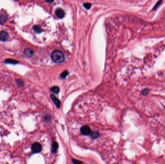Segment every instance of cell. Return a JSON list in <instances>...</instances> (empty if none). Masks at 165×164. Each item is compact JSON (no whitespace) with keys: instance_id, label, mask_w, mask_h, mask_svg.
<instances>
[{"instance_id":"obj_1","label":"cell","mask_w":165,"mask_h":164,"mask_svg":"<svg viewBox=\"0 0 165 164\" xmlns=\"http://www.w3.org/2000/svg\"><path fill=\"white\" fill-rule=\"evenodd\" d=\"M51 57L53 62L58 63H62L64 60L63 53L58 50L53 51L51 53Z\"/></svg>"},{"instance_id":"obj_2","label":"cell","mask_w":165,"mask_h":164,"mask_svg":"<svg viewBox=\"0 0 165 164\" xmlns=\"http://www.w3.org/2000/svg\"><path fill=\"white\" fill-rule=\"evenodd\" d=\"M42 149V146L41 144L38 142L34 143L31 146V150L33 153H40Z\"/></svg>"},{"instance_id":"obj_3","label":"cell","mask_w":165,"mask_h":164,"mask_svg":"<svg viewBox=\"0 0 165 164\" xmlns=\"http://www.w3.org/2000/svg\"><path fill=\"white\" fill-rule=\"evenodd\" d=\"M80 132L82 135L85 136L89 135L91 133L90 127L86 125L83 126L81 127L80 129Z\"/></svg>"},{"instance_id":"obj_4","label":"cell","mask_w":165,"mask_h":164,"mask_svg":"<svg viewBox=\"0 0 165 164\" xmlns=\"http://www.w3.org/2000/svg\"><path fill=\"white\" fill-rule=\"evenodd\" d=\"M9 37V35L7 32L5 31H0V40L2 41H6Z\"/></svg>"},{"instance_id":"obj_5","label":"cell","mask_w":165,"mask_h":164,"mask_svg":"<svg viewBox=\"0 0 165 164\" xmlns=\"http://www.w3.org/2000/svg\"><path fill=\"white\" fill-rule=\"evenodd\" d=\"M56 15L59 19H62L65 15V13L62 9L58 8L56 11Z\"/></svg>"},{"instance_id":"obj_6","label":"cell","mask_w":165,"mask_h":164,"mask_svg":"<svg viewBox=\"0 0 165 164\" xmlns=\"http://www.w3.org/2000/svg\"><path fill=\"white\" fill-rule=\"evenodd\" d=\"M51 98L52 100H53V101L54 102L55 104H56V105L57 106V107H58V108L60 107V102L59 100L57 98H56V97H55L54 95H51Z\"/></svg>"},{"instance_id":"obj_7","label":"cell","mask_w":165,"mask_h":164,"mask_svg":"<svg viewBox=\"0 0 165 164\" xmlns=\"http://www.w3.org/2000/svg\"><path fill=\"white\" fill-rule=\"evenodd\" d=\"M7 20V17L6 16L4 15H0V23L3 24L5 23Z\"/></svg>"},{"instance_id":"obj_8","label":"cell","mask_w":165,"mask_h":164,"mask_svg":"<svg viewBox=\"0 0 165 164\" xmlns=\"http://www.w3.org/2000/svg\"><path fill=\"white\" fill-rule=\"evenodd\" d=\"M5 63H11V64H16V63H18V61L13 60V59H7L5 60Z\"/></svg>"},{"instance_id":"obj_9","label":"cell","mask_w":165,"mask_h":164,"mask_svg":"<svg viewBox=\"0 0 165 164\" xmlns=\"http://www.w3.org/2000/svg\"><path fill=\"white\" fill-rule=\"evenodd\" d=\"M58 148V144L57 142H55L52 144V152L56 153Z\"/></svg>"},{"instance_id":"obj_10","label":"cell","mask_w":165,"mask_h":164,"mask_svg":"<svg viewBox=\"0 0 165 164\" xmlns=\"http://www.w3.org/2000/svg\"><path fill=\"white\" fill-rule=\"evenodd\" d=\"M16 82L17 85L19 87H23L24 85V82L20 79H16Z\"/></svg>"},{"instance_id":"obj_11","label":"cell","mask_w":165,"mask_h":164,"mask_svg":"<svg viewBox=\"0 0 165 164\" xmlns=\"http://www.w3.org/2000/svg\"><path fill=\"white\" fill-rule=\"evenodd\" d=\"M51 90L53 93H58L59 92V88L58 86H54L51 88Z\"/></svg>"},{"instance_id":"obj_12","label":"cell","mask_w":165,"mask_h":164,"mask_svg":"<svg viewBox=\"0 0 165 164\" xmlns=\"http://www.w3.org/2000/svg\"><path fill=\"white\" fill-rule=\"evenodd\" d=\"M25 53L26 56L28 57H31L33 54V52L31 50H26L25 51Z\"/></svg>"},{"instance_id":"obj_13","label":"cell","mask_w":165,"mask_h":164,"mask_svg":"<svg viewBox=\"0 0 165 164\" xmlns=\"http://www.w3.org/2000/svg\"><path fill=\"white\" fill-rule=\"evenodd\" d=\"M149 92V89H145L142 91V94L143 95H147Z\"/></svg>"},{"instance_id":"obj_14","label":"cell","mask_w":165,"mask_h":164,"mask_svg":"<svg viewBox=\"0 0 165 164\" xmlns=\"http://www.w3.org/2000/svg\"><path fill=\"white\" fill-rule=\"evenodd\" d=\"M68 74V72L67 71H64L61 74V77L62 78H65L67 77Z\"/></svg>"},{"instance_id":"obj_15","label":"cell","mask_w":165,"mask_h":164,"mask_svg":"<svg viewBox=\"0 0 165 164\" xmlns=\"http://www.w3.org/2000/svg\"><path fill=\"white\" fill-rule=\"evenodd\" d=\"M162 2V1H161V0H160L159 1H158V2L157 3V4H155V6L153 7V10H155L156 9H157V8H158V7L161 4Z\"/></svg>"},{"instance_id":"obj_16","label":"cell","mask_w":165,"mask_h":164,"mask_svg":"<svg viewBox=\"0 0 165 164\" xmlns=\"http://www.w3.org/2000/svg\"><path fill=\"white\" fill-rule=\"evenodd\" d=\"M84 7H85L87 9H89L91 7V4H89V3H86V4H84Z\"/></svg>"},{"instance_id":"obj_17","label":"cell","mask_w":165,"mask_h":164,"mask_svg":"<svg viewBox=\"0 0 165 164\" xmlns=\"http://www.w3.org/2000/svg\"><path fill=\"white\" fill-rule=\"evenodd\" d=\"M33 29L35 30V31L37 32H39L40 31V29L39 28V27L38 26H35L33 27Z\"/></svg>"},{"instance_id":"obj_18","label":"cell","mask_w":165,"mask_h":164,"mask_svg":"<svg viewBox=\"0 0 165 164\" xmlns=\"http://www.w3.org/2000/svg\"><path fill=\"white\" fill-rule=\"evenodd\" d=\"M73 162L74 163H81V162H80V161H77L76 160H73Z\"/></svg>"},{"instance_id":"obj_19","label":"cell","mask_w":165,"mask_h":164,"mask_svg":"<svg viewBox=\"0 0 165 164\" xmlns=\"http://www.w3.org/2000/svg\"><path fill=\"white\" fill-rule=\"evenodd\" d=\"M45 1L48 3H52L54 1V0H45Z\"/></svg>"},{"instance_id":"obj_20","label":"cell","mask_w":165,"mask_h":164,"mask_svg":"<svg viewBox=\"0 0 165 164\" xmlns=\"http://www.w3.org/2000/svg\"><path fill=\"white\" fill-rule=\"evenodd\" d=\"M15 1H19V0H15Z\"/></svg>"}]
</instances>
